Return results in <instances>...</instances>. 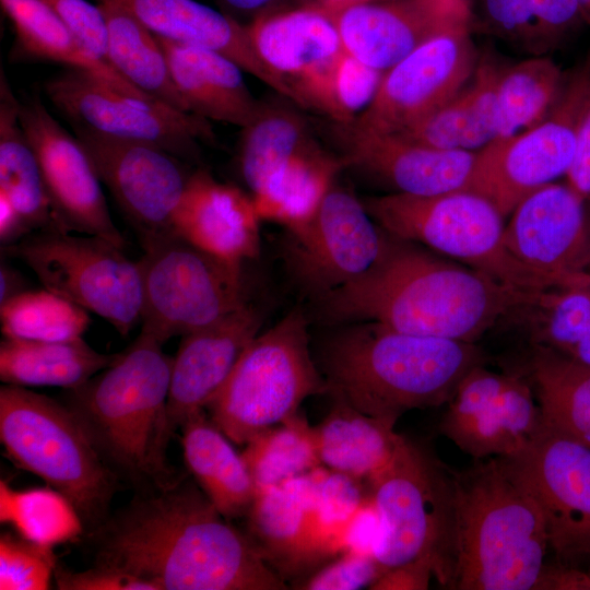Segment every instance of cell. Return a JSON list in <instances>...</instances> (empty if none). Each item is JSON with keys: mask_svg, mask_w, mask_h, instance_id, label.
Masks as SVG:
<instances>
[{"mask_svg": "<svg viewBox=\"0 0 590 590\" xmlns=\"http://www.w3.org/2000/svg\"><path fill=\"white\" fill-rule=\"evenodd\" d=\"M181 476L144 492L88 533L94 564L155 590H282L286 585L250 539Z\"/></svg>", "mask_w": 590, "mask_h": 590, "instance_id": "1", "label": "cell"}, {"mask_svg": "<svg viewBox=\"0 0 590 590\" xmlns=\"http://www.w3.org/2000/svg\"><path fill=\"white\" fill-rule=\"evenodd\" d=\"M386 234L385 248L369 270L311 300L321 321H376L409 334L474 342L510 309L539 303L544 294L445 261Z\"/></svg>", "mask_w": 590, "mask_h": 590, "instance_id": "2", "label": "cell"}, {"mask_svg": "<svg viewBox=\"0 0 590 590\" xmlns=\"http://www.w3.org/2000/svg\"><path fill=\"white\" fill-rule=\"evenodd\" d=\"M342 326L321 347L327 393L393 424L408 411L448 403L484 362L473 342L409 334L376 321Z\"/></svg>", "mask_w": 590, "mask_h": 590, "instance_id": "3", "label": "cell"}, {"mask_svg": "<svg viewBox=\"0 0 590 590\" xmlns=\"http://www.w3.org/2000/svg\"><path fill=\"white\" fill-rule=\"evenodd\" d=\"M451 573L458 590L546 589L550 551L533 495L505 457L453 472Z\"/></svg>", "mask_w": 590, "mask_h": 590, "instance_id": "4", "label": "cell"}, {"mask_svg": "<svg viewBox=\"0 0 590 590\" xmlns=\"http://www.w3.org/2000/svg\"><path fill=\"white\" fill-rule=\"evenodd\" d=\"M162 345L141 332L110 366L66 390L63 399L104 462L137 492L181 477L167 460L173 357Z\"/></svg>", "mask_w": 590, "mask_h": 590, "instance_id": "5", "label": "cell"}, {"mask_svg": "<svg viewBox=\"0 0 590 590\" xmlns=\"http://www.w3.org/2000/svg\"><path fill=\"white\" fill-rule=\"evenodd\" d=\"M0 440L16 467L39 476L71 503L85 533L108 519L120 480L63 402L24 387L2 386Z\"/></svg>", "mask_w": 590, "mask_h": 590, "instance_id": "6", "label": "cell"}, {"mask_svg": "<svg viewBox=\"0 0 590 590\" xmlns=\"http://www.w3.org/2000/svg\"><path fill=\"white\" fill-rule=\"evenodd\" d=\"M327 391L311 358L306 315L295 308L251 341L205 410L232 442L245 446L297 414L306 398Z\"/></svg>", "mask_w": 590, "mask_h": 590, "instance_id": "7", "label": "cell"}, {"mask_svg": "<svg viewBox=\"0 0 590 590\" xmlns=\"http://www.w3.org/2000/svg\"><path fill=\"white\" fill-rule=\"evenodd\" d=\"M367 484L381 521L374 556L384 573L420 562L447 587L453 531L451 470L404 438L391 462Z\"/></svg>", "mask_w": 590, "mask_h": 590, "instance_id": "8", "label": "cell"}, {"mask_svg": "<svg viewBox=\"0 0 590 590\" xmlns=\"http://www.w3.org/2000/svg\"><path fill=\"white\" fill-rule=\"evenodd\" d=\"M363 203L388 234L421 243L511 286L544 293L552 286L522 264L504 244V217L483 197L465 190L434 196L390 193Z\"/></svg>", "mask_w": 590, "mask_h": 590, "instance_id": "9", "label": "cell"}, {"mask_svg": "<svg viewBox=\"0 0 590 590\" xmlns=\"http://www.w3.org/2000/svg\"><path fill=\"white\" fill-rule=\"evenodd\" d=\"M142 330L162 344L206 327L248 302L243 267L177 234L142 243Z\"/></svg>", "mask_w": 590, "mask_h": 590, "instance_id": "10", "label": "cell"}, {"mask_svg": "<svg viewBox=\"0 0 590 590\" xmlns=\"http://www.w3.org/2000/svg\"><path fill=\"white\" fill-rule=\"evenodd\" d=\"M2 250L26 263L46 290L103 317L120 334L127 335L141 320L138 261L107 239L45 229Z\"/></svg>", "mask_w": 590, "mask_h": 590, "instance_id": "11", "label": "cell"}, {"mask_svg": "<svg viewBox=\"0 0 590 590\" xmlns=\"http://www.w3.org/2000/svg\"><path fill=\"white\" fill-rule=\"evenodd\" d=\"M589 86L590 56L566 79L556 104L540 123L496 138L475 153L463 190L483 197L506 217L527 196L566 175Z\"/></svg>", "mask_w": 590, "mask_h": 590, "instance_id": "12", "label": "cell"}, {"mask_svg": "<svg viewBox=\"0 0 590 590\" xmlns=\"http://www.w3.org/2000/svg\"><path fill=\"white\" fill-rule=\"evenodd\" d=\"M55 108L71 126L157 145L187 163L200 158V142L215 143L209 120L154 99L129 96L94 74L73 68L44 85Z\"/></svg>", "mask_w": 590, "mask_h": 590, "instance_id": "13", "label": "cell"}, {"mask_svg": "<svg viewBox=\"0 0 590 590\" xmlns=\"http://www.w3.org/2000/svg\"><path fill=\"white\" fill-rule=\"evenodd\" d=\"M286 234L283 252L287 272L311 300L369 270L380 257L387 236L363 201L337 184L312 220Z\"/></svg>", "mask_w": 590, "mask_h": 590, "instance_id": "14", "label": "cell"}, {"mask_svg": "<svg viewBox=\"0 0 590 590\" xmlns=\"http://www.w3.org/2000/svg\"><path fill=\"white\" fill-rule=\"evenodd\" d=\"M505 458L541 509L556 566L590 567V447L541 428L520 452Z\"/></svg>", "mask_w": 590, "mask_h": 590, "instance_id": "15", "label": "cell"}, {"mask_svg": "<svg viewBox=\"0 0 590 590\" xmlns=\"http://www.w3.org/2000/svg\"><path fill=\"white\" fill-rule=\"evenodd\" d=\"M464 25L426 42L382 73L368 106L350 123L368 133L393 134L421 121L452 99L475 66Z\"/></svg>", "mask_w": 590, "mask_h": 590, "instance_id": "16", "label": "cell"}, {"mask_svg": "<svg viewBox=\"0 0 590 590\" xmlns=\"http://www.w3.org/2000/svg\"><path fill=\"white\" fill-rule=\"evenodd\" d=\"M71 127L142 243L174 234V216L192 173L187 162L148 142Z\"/></svg>", "mask_w": 590, "mask_h": 590, "instance_id": "17", "label": "cell"}, {"mask_svg": "<svg viewBox=\"0 0 590 590\" xmlns=\"http://www.w3.org/2000/svg\"><path fill=\"white\" fill-rule=\"evenodd\" d=\"M19 120L42 170L59 228L99 236L123 249L101 179L80 140L68 132L37 96L20 99Z\"/></svg>", "mask_w": 590, "mask_h": 590, "instance_id": "18", "label": "cell"}, {"mask_svg": "<svg viewBox=\"0 0 590 590\" xmlns=\"http://www.w3.org/2000/svg\"><path fill=\"white\" fill-rule=\"evenodd\" d=\"M540 429V410L530 386L483 364L459 382L439 424L440 433L475 460L512 457Z\"/></svg>", "mask_w": 590, "mask_h": 590, "instance_id": "19", "label": "cell"}, {"mask_svg": "<svg viewBox=\"0 0 590 590\" xmlns=\"http://www.w3.org/2000/svg\"><path fill=\"white\" fill-rule=\"evenodd\" d=\"M504 244L552 287L590 282L585 200L567 184H547L521 200L505 225Z\"/></svg>", "mask_w": 590, "mask_h": 590, "instance_id": "20", "label": "cell"}, {"mask_svg": "<svg viewBox=\"0 0 590 590\" xmlns=\"http://www.w3.org/2000/svg\"><path fill=\"white\" fill-rule=\"evenodd\" d=\"M332 15L345 51L385 72L432 38L471 25V0L368 1Z\"/></svg>", "mask_w": 590, "mask_h": 590, "instance_id": "21", "label": "cell"}, {"mask_svg": "<svg viewBox=\"0 0 590 590\" xmlns=\"http://www.w3.org/2000/svg\"><path fill=\"white\" fill-rule=\"evenodd\" d=\"M261 310L249 300L217 321L182 335L173 357L167 416L172 434L205 410L259 334Z\"/></svg>", "mask_w": 590, "mask_h": 590, "instance_id": "22", "label": "cell"}, {"mask_svg": "<svg viewBox=\"0 0 590 590\" xmlns=\"http://www.w3.org/2000/svg\"><path fill=\"white\" fill-rule=\"evenodd\" d=\"M337 125L345 166H353L393 188L397 193L434 196L463 190L475 153L440 150L399 134L362 132Z\"/></svg>", "mask_w": 590, "mask_h": 590, "instance_id": "23", "label": "cell"}, {"mask_svg": "<svg viewBox=\"0 0 590 590\" xmlns=\"http://www.w3.org/2000/svg\"><path fill=\"white\" fill-rule=\"evenodd\" d=\"M259 221L251 196L196 169L175 213L174 232L220 259L244 264L259 252Z\"/></svg>", "mask_w": 590, "mask_h": 590, "instance_id": "24", "label": "cell"}, {"mask_svg": "<svg viewBox=\"0 0 590 590\" xmlns=\"http://www.w3.org/2000/svg\"><path fill=\"white\" fill-rule=\"evenodd\" d=\"M128 10L154 35L216 51L283 96L288 90L256 54L248 27L196 0H98Z\"/></svg>", "mask_w": 590, "mask_h": 590, "instance_id": "25", "label": "cell"}, {"mask_svg": "<svg viewBox=\"0 0 590 590\" xmlns=\"http://www.w3.org/2000/svg\"><path fill=\"white\" fill-rule=\"evenodd\" d=\"M263 64L285 85L319 69L344 50L333 15L297 4L281 7L246 23Z\"/></svg>", "mask_w": 590, "mask_h": 590, "instance_id": "26", "label": "cell"}, {"mask_svg": "<svg viewBox=\"0 0 590 590\" xmlns=\"http://www.w3.org/2000/svg\"><path fill=\"white\" fill-rule=\"evenodd\" d=\"M156 38L192 115L240 128L251 121L261 102L251 94L237 63L210 49Z\"/></svg>", "mask_w": 590, "mask_h": 590, "instance_id": "27", "label": "cell"}, {"mask_svg": "<svg viewBox=\"0 0 590 590\" xmlns=\"http://www.w3.org/2000/svg\"><path fill=\"white\" fill-rule=\"evenodd\" d=\"M316 499V486L309 474L256 491L246 515V534L280 576L310 567L307 508Z\"/></svg>", "mask_w": 590, "mask_h": 590, "instance_id": "28", "label": "cell"}, {"mask_svg": "<svg viewBox=\"0 0 590 590\" xmlns=\"http://www.w3.org/2000/svg\"><path fill=\"white\" fill-rule=\"evenodd\" d=\"M181 444L188 472L226 519L246 516L256 485L245 460L205 410L181 425Z\"/></svg>", "mask_w": 590, "mask_h": 590, "instance_id": "29", "label": "cell"}, {"mask_svg": "<svg viewBox=\"0 0 590 590\" xmlns=\"http://www.w3.org/2000/svg\"><path fill=\"white\" fill-rule=\"evenodd\" d=\"M394 425L334 400L323 421L312 426L320 464L367 483L391 462L405 438Z\"/></svg>", "mask_w": 590, "mask_h": 590, "instance_id": "30", "label": "cell"}, {"mask_svg": "<svg viewBox=\"0 0 590 590\" xmlns=\"http://www.w3.org/2000/svg\"><path fill=\"white\" fill-rule=\"evenodd\" d=\"M0 2L14 30L15 40L11 54L13 60L61 63L66 68L87 71L129 96L154 99L139 91L111 66L87 52L66 24L42 0H0Z\"/></svg>", "mask_w": 590, "mask_h": 590, "instance_id": "31", "label": "cell"}, {"mask_svg": "<svg viewBox=\"0 0 590 590\" xmlns=\"http://www.w3.org/2000/svg\"><path fill=\"white\" fill-rule=\"evenodd\" d=\"M502 68L486 59L475 79L441 108L402 130V138L440 150L471 151L497 137L496 88Z\"/></svg>", "mask_w": 590, "mask_h": 590, "instance_id": "32", "label": "cell"}, {"mask_svg": "<svg viewBox=\"0 0 590 590\" xmlns=\"http://www.w3.org/2000/svg\"><path fill=\"white\" fill-rule=\"evenodd\" d=\"M343 167L341 156L314 142L251 194L259 219L284 226L286 233L302 229L312 220Z\"/></svg>", "mask_w": 590, "mask_h": 590, "instance_id": "33", "label": "cell"}, {"mask_svg": "<svg viewBox=\"0 0 590 590\" xmlns=\"http://www.w3.org/2000/svg\"><path fill=\"white\" fill-rule=\"evenodd\" d=\"M20 99L0 74V193L34 231L58 229L39 163L19 120Z\"/></svg>", "mask_w": 590, "mask_h": 590, "instance_id": "34", "label": "cell"}, {"mask_svg": "<svg viewBox=\"0 0 590 590\" xmlns=\"http://www.w3.org/2000/svg\"><path fill=\"white\" fill-rule=\"evenodd\" d=\"M118 354L93 350L82 338L62 342L3 339L0 378L12 386H51L66 390L86 382L110 366Z\"/></svg>", "mask_w": 590, "mask_h": 590, "instance_id": "35", "label": "cell"}, {"mask_svg": "<svg viewBox=\"0 0 590 590\" xmlns=\"http://www.w3.org/2000/svg\"><path fill=\"white\" fill-rule=\"evenodd\" d=\"M530 373L541 428L590 447V366L547 346H539Z\"/></svg>", "mask_w": 590, "mask_h": 590, "instance_id": "36", "label": "cell"}, {"mask_svg": "<svg viewBox=\"0 0 590 590\" xmlns=\"http://www.w3.org/2000/svg\"><path fill=\"white\" fill-rule=\"evenodd\" d=\"M108 31L113 68L142 93L177 110L191 114L177 90L156 36L122 7L99 2Z\"/></svg>", "mask_w": 590, "mask_h": 590, "instance_id": "37", "label": "cell"}, {"mask_svg": "<svg viewBox=\"0 0 590 590\" xmlns=\"http://www.w3.org/2000/svg\"><path fill=\"white\" fill-rule=\"evenodd\" d=\"M241 129L239 170L251 194L295 154L316 142L305 119L281 105L261 103L255 117Z\"/></svg>", "mask_w": 590, "mask_h": 590, "instance_id": "38", "label": "cell"}, {"mask_svg": "<svg viewBox=\"0 0 590 590\" xmlns=\"http://www.w3.org/2000/svg\"><path fill=\"white\" fill-rule=\"evenodd\" d=\"M565 82L559 66L544 55L502 68L496 88V138L540 123L556 104Z\"/></svg>", "mask_w": 590, "mask_h": 590, "instance_id": "39", "label": "cell"}, {"mask_svg": "<svg viewBox=\"0 0 590 590\" xmlns=\"http://www.w3.org/2000/svg\"><path fill=\"white\" fill-rule=\"evenodd\" d=\"M382 73L344 49L319 69L293 82L291 101L326 115L335 123H350L373 99Z\"/></svg>", "mask_w": 590, "mask_h": 590, "instance_id": "40", "label": "cell"}, {"mask_svg": "<svg viewBox=\"0 0 590 590\" xmlns=\"http://www.w3.org/2000/svg\"><path fill=\"white\" fill-rule=\"evenodd\" d=\"M241 456L256 488L281 485L321 465L312 426L299 413L257 435Z\"/></svg>", "mask_w": 590, "mask_h": 590, "instance_id": "41", "label": "cell"}, {"mask_svg": "<svg viewBox=\"0 0 590 590\" xmlns=\"http://www.w3.org/2000/svg\"><path fill=\"white\" fill-rule=\"evenodd\" d=\"M0 519L19 535L50 547L85 533L74 507L50 486L15 491L1 481Z\"/></svg>", "mask_w": 590, "mask_h": 590, "instance_id": "42", "label": "cell"}, {"mask_svg": "<svg viewBox=\"0 0 590 590\" xmlns=\"http://www.w3.org/2000/svg\"><path fill=\"white\" fill-rule=\"evenodd\" d=\"M0 324L5 339L62 342L82 338L90 317L49 290H28L0 305Z\"/></svg>", "mask_w": 590, "mask_h": 590, "instance_id": "43", "label": "cell"}, {"mask_svg": "<svg viewBox=\"0 0 590 590\" xmlns=\"http://www.w3.org/2000/svg\"><path fill=\"white\" fill-rule=\"evenodd\" d=\"M540 303L546 309L541 339L544 346L568 356L590 324V282L545 293Z\"/></svg>", "mask_w": 590, "mask_h": 590, "instance_id": "44", "label": "cell"}, {"mask_svg": "<svg viewBox=\"0 0 590 590\" xmlns=\"http://www.w3.org/2000/svg\"><path fill=\"white\" fill-rule=\"evenodd\" d=\"M57 567L52 547L4 532L0 536V589L46 590Z\"/></svg>", "mask_w": 590, "mask_h": 590, "instance_id": "45", "label": "cell"}, {"mask_svg": "<svg viewBox=\"0 0 590 590\" xmlns=\"http://www.w3.org/2000/svg\"><path fill=\"white\" fill-rule=\"evenodd\" d=\"M475 17L471 19L486 34L516 48L540 56L545 49L538 33L532 0H477Z\"/></svg>", "mask_w": 590, "mask_h": 590, "instance_id": "46", "label": "cell"}, {"mask_svg": "<svg viewBox=\"0 0 590 590\" xmlns=\"http://www.w3.org/2000/svg\"><path fill=\"white\" fill-rule=\"evenodd\" d=\"M42 1L58 15L87 52L111 66L107 25L98 4L93 5L86 0Z\"/></svg>", "mask_w": 590, "mask_h": 590, "instance_id": "47", "label": "cell"}, {"mask_svg": "<svg viewBox=\"0 0 590 590\" xmlns=\"http://www.w3.org/2000/svg\"><path fill=\"white\" fill-rule=\"evenodd\" d=\"M384 574L371 555L345 552L317 570L298 587L306 590H357L371 587Z\"/></svg>", "mask_w": 590, "mask_h": 590, "instance_id": "48", "label": "cell"}, {"mask_svg": "<svg viewBox=\"0 0 590 590\" xmlns=\"http://www.w3.org/2000/svg\"><path fill=\"white\" fill-rule=\"evenodd\" d=\"M532 8L545 52L557 48L585 24L577 0H532Z\"/></svg>", "mask_w": 590, "mask_h": 590, "instance_id": "49", "label": "cell"}, {"mask_svg": "<svg viewBox=\"0 0 590 590\" xmlns=\"http://www.w3.org/2000/svg\"><path fill=\"white\" fill-rule=\"evenodd\" d=\"M54 578L61 590H155L129 573L98 564L82 571L57 565Z\"/></svg>", "mask_w": 590, "mask_h": 590, "instance_id": "50", "label": "cell"}, {"mask_svg": "<svg viewBox=\"0 0 590 590\" xmlns=\"http://www.w3.org/2000/svg\"><path fill=\"white\" fill-rule=\"evenodd\" d=\"M381 533L379 512L370 496L350 518L341 539V553L375 555ZM375 557V556H374Z\"/></svg>", "mask_w": 590, "mask_h": 590, "instance_id": "51", "label": "cell"}, {"mask_svg": "<svg viewBox=\"0 0 590 590\" xmlns=\"http://www.w3.org/2000/svg\"><path fill=\"white\" fill-rule=\"evenodd\" d=\"M567 185L585 201L590 198V86L586 97L577 137V146Z\"/></svg>", "mask_w": 590, "mask_h": 590, "instance_id": "52", "label": "cell"}, {"mask_svg": "<svg viewBox=\"0 0 590 590\" xmlns=\"http://www.w3.org/2000/svg\"><path fill=\"white\" fill-rule=\"evenodd\" d=\"M434 577L432 568L424 563H410L385 571L369 589L402 590L427 589Z\"/></svg>", "mask_w": 590, "mask_h": 590, "instance_id": "53", "label": "cell"}, {"mask_svg": "<svg viewBox=\"0 0 590 590\" xmlns=\"http://www.w3.org/2000/svg\"><path fill=\"white\" fill-rule=\"evenodd\" d=\"M33 233L26 222L12 206L10 201L0 193V241L1 248L14 245Z\"/></svg>", "mask_w": 590, "mask_h": 590, "instance_id": "54", "label": "cell"}, {"mask_svg": "<svg viewBox=\"0 0 590 590\" xmlns=\"http://www.w3.org/2000/svg\"><path fill=\"white\" fill-rule=\"evenodd\" d=\"M222 11L246 23L267 12L283 7V0H216ZM244 23V22H243Z\"/></svg>", "mask_w": 590, "mask_h": 590, "instance_id": "55", "label": "cell"}, {"mask_svg": "<svg viewBox=\"0 0 590 590\" xmlns=\"http://www.w3.org/2000/svg\"><path fill=\"white\" fill-rule=\"evenodd\" d=\"M547 589L590 590V567L580 570L552 566L547 577Z\"/></svg>", "mask_w": 590, "mask_h": 590, "instance_id": "56", "label": "cell"}, {"mask_svg": "<svg viewBox=\"0 0 590 590\" xmlns=\"http://www.w3.org/2000/svg\"><path fill=\"white\" fill-rule=\"evenodd\" d=\"M28 291L24 276L14 268L1 263L0 267V305Z\"/></svg>", "mask_w": 590, "mask_h": 590, "instance_id": "57", "label": "cell"}, {"mask_svg": "<svg viewBox=\"0 0 590 590\" xmlns=\"http://www.w3.org/2000/svg\"><path fill=\"white\" fill-rule=\"evenodd\" d=\"M299 5L315 7L330 13L338 12L364 0H296Z\"/></svg>", "mask_w": 590, "mask_h": 590, "instance_id": "58", "label": "cell"}, {"mask_svg": "<svg viewBox=\"0 0 590 590\" xmlns=\"http://www.w3.org/2000/svg\"><path fill=\"white\" fill-rule=\"evenodd\" d=\"M568 356L581 364L590 366V324Z\"/></svg>", "mask_w": 590, "mask_h": 590, "instance_id": "59", "label": "cell"}, {"mask_svg": "<svg viewBox=\"0 0 590 590\" xmlns=\"http://www.w3.org/2000/svg\"><path fill=\"white\" fill-rule=\"evenodd\" d=\"M583 23L590 27V0H577Z\"/></svg>", "mask_w": 590, "mask_h": 590, "instance_id": "60", "label": "cell"}, {"mask_svg": "<svg viewBox=\"0 0 590 590\" xmlns=\"http://www.w3.org/2000/svg\"><path fill=\"white\" fill-rule=\"evenodd\" d=\"M368 1H389V0H364V2H368Z\"/></svg>", "mask_w": 590, "mask_h": 590, "instance_id": "61", "label": "cell"}, {"mask_svg": "<svg viewBox=\"0 0 590 590\" xmlns=\"http://www.w3.org/2000/svg\"><path fill=\"white\" fill-rule=\"evenodd\" d=\"M590 199V198H589Z\"/></svg>", "mask_w": 590, "mask_h": 590, "instance_id": "62", "label": "cell"}]
</instances>
